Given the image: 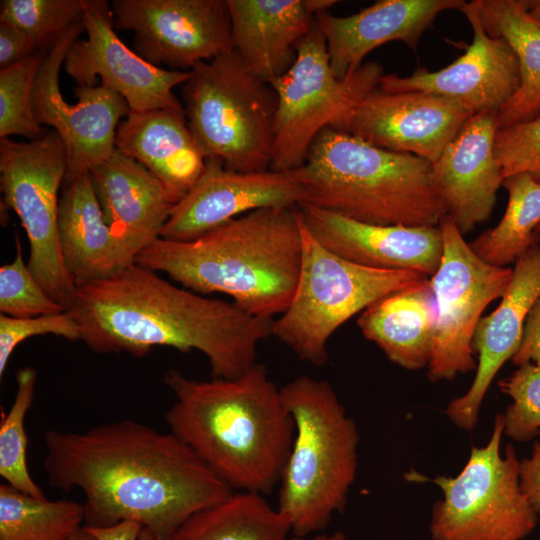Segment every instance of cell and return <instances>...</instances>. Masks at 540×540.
I'll list each match as a JSON object with an SVG mask.
<instances>
[{
	"label": "cell",
	"instance_id": "6da1fadb",
	"mask_svg": "<svg viewBox=\"0 0 540 540\" xmlns=\"http://www.w3.org/2000/svg\"><path fill=\"white\" fill-rule=\"evenodd\" d=\"M44 443L48 483L84 494L88 527L134 521L154 540H171L188 518L234 492L173 433L133 419L49 430Z\"/></svg>",
	"mask_w": 540,
	"mask_h": 540
},
{
	"label": "cell",
	"instance_id": "7a4b0ae2",
	"mask_svg": "<svg viewBox=\"0 0 540 540\" xmlns=\"http://www.w3.org/2000/svg\"><path fill=\"white\" fill-rule=\"evenodd\" d=\"M66 311L94 352L141 357L157 346L198 350L212 376L225 379L238 378L257 363V347L272 335L274 321L173 285L136 262L76 287Z\"/></svg>",
	"mask_w": 540,
	"mask_h": 540
},
{
	"label": "cell",
	"instance_id": "3957f363",
	"mask_svg": "<svg viewBox=\"0 0 540 540\" xmlns=\"http://www.w3.org/2000/svg\"><path fill=\"white\" fill-rule=\"evenodd\" d=\"M175 400L164 419L234 491L271 493L290 453L295 425L279 388L256 363L235 379L164 375Z\"/></svg>",
	"mask_w": 540,
	"mask_h": 540
},
{
	"label": "cell",
	"instance_id": "277c9868",
	"mask_svg": "<svg viewBox=\"0 0 540 540\" xmlns=\"http://www.w3.org/2000/svg\"><path fill=\"white\" fill-rule=\"evenodd\" d=\"M135 262L198 294H226L243 311L273 319L288 308L299 278L298 207L257 209L192 241L158 238Z\"/></svg>",
	"mask_w": 540,
	"mask_h": 540
},
{
	"label": "cell",
	"instance_id": "5b68a950",
	"mask_svg": "<svg viewBox=\"0 0 540 540\" xmlns=\"http://www.w3.org/2000/svg\"><path fill=\"white\" fill-rule=\"evenodd\" d=\"M291 173L303 189V204L362 223L438 226L446 214L430 161L330 127Z\"/></svg>",
	"mask_w": 540,
	"mask_h": 540
},
{
	"label": "cell",
	"instance_id": "8992f818",
	"mask_svg": "<svg viewBox=\"0 0 540 540\" xmlns=\"http://www.w3.org/2000/svg\"><path fill=\"white\" fill-rule=\"evenodd\" d=\"M280 388L295 434L276 508L293 536L309 537L345 508L357 472L359 433L326 380L299 376Z\"/></svg>",
	"mask_w": 540,
	"mask_h": 540
},
{
	"label": "cell",
	"instance_id": "52a82bcc",
	"mask_svg": "<svg viewBox=\"0 0 540 540\" xmlns=\"http://www.w3.org/2000/svg\"><path fill=\"white\" fill-rule=\"evenodd\" d=\"M181 90L187 124L206 159L239 172L270 169L276 93L235 51L197 64Z\"/></svg>",
	"mask_w": 540,
	"mask_h": 540
},
{
	"label": "cell",
	"instance_id": "ba28073f",
	"mask_svg": "<svg viewBox=\"0 0 540 540\" xmlns=\"http://www.w3.org/2000/svg\"><path fill=\"white\" fill-rule=\"evenodd\" d=\"M302 262L293 298L273 321L272 335L301 360L323 366L327 344L347 320L378 300L428 276L412 270H387L349 261L322 245L305 226L298 209Z\"/></svg>",
	"mask_w": 540,
	"mask_h": 540
},
{
	"label": "cell",
	"instance_id": "9c48e42d",
	"mask_svg": "<svg viewBox=\"0 0 540 540\" xmlns=\"http://www.w3.org/2000/svg\"><path fill=\"white\" fill-rule=\"evenodd\" d=\"M503 433L498 414L488 444L472 447L457 476L424 477L444 494L432 509V540H523L536 528L539 515L521 489L513 446L500 454Z\"/></svg>",
	"mask_w": 540,
	"mask_h": 540
},
{
	"label": "cell",
	"instance_id": "30bf717a",
	"mask_svg": "<svg viewBox=\"0 0 540 540\" xmlns=\"http://www.w3.org/2000/svg\"><path fill=\"white\" fill-rule=\"evenodd\" d=\"M383 75L380 64L367 62L338 79L315 18L311 31L296 46L292 66L270 83L277 97L270 169L292 172L302 166L317 135L376 89Z\"/></svg>",
	"mask_w": 540,
	"mask_h": 540
},
{
	"label": "cell",
	"instance_id": "8fae6325",
	"mask_svg": "<svg viewBox=\"0 0 540 540\" xmlns=\"http://www.w3.org/2000/svg\"><path fill=\"white\" fill-rule=\"evenodd\" d=\"M66 171L65 146L53 129L28 142L0 140L2 200L26 232L28 268L47 294L68 310L76 286L65 269L58 237L59 191Z\"/></svg>",
	"mask_w": 540,
	"mask_h": 540
},
{
	"label": "cell",
	"instance_id": "7c38bea8",
	"mask_svg": "<svg viewBox=\"0 0 540 540\" xmlns=\"http://www.w3.org/2000/svg\"><path fill=\"white\" fill-rule=\"evenodd\" d=\"M443 255L430 284L437 306V321L428 377L452 380L477 368L472 340L485 308L501 298L512 269L491 265L470 248L452 219L445 214L438 224Z\"/></svg>",
	"mask_w": 540,
	"mask_h": 540
},
{
	"label": "cell",
	"instance_id": "4fadbf2b",
	"mask_svg": "<svg viewBox=\"0 0 540 540\" xmlns=\"http://www.w3.org/2000/svg\"><path fill=\"white\" fill-rule=\"evenodd\" d=\"M83 30L79 21L55 42L40 67L33 92L36 121L52 126L65 146L67 171L63 185L112 155L119 121L130 112L121 95L100 84L77 85L76 104H69L63 98L59 88L60 69L68 49Z\"/></svg>",
	"mask_w": 540,
	"mask_h": 540
},
{
	"label": "cell",
	"instance_id": "5bb4252c",
	"mask_svg": "<svg viewBox=\"0 0 540 540\" xmlns=\"http://www.w3.org/2000/svg\"><path fill=\"white\" fill-rule=\"evenodd\" d=\"M118 29L134 32L136 53L171 70L234 51L227 0H113Z\"/></svg>",
	"mask_w": 540,
	"mask_h": 540
},
{
	"label": "cell",
	"instance_id": "9a60e30c",
	"mask_svg": "<svg viewBox=\"0 0 540 540\" xmlns=\"http://www.w3.org/2000/svg\"><path fill=\"white\" fill-rule=\"evenodd\" d=\"M81 22L87 39L75 40L68 49L64 68L79 86L100 85L118 93L130 111L165 109L185 113L173 89L190 71L155 66L130 50L114 31V16L105 0H82Z\"/></svg>",
	"mask_w": 540,
	"mask_h": 540
},
{
	"label": "cell",
	"instance_id": "2e32d148",
	"mask_svg": "<svg viewBox=\"0 0 540 540\" xmlns=\"http://www.w3.org/2000/svg\"><path fill=\"white\" fill-rule=\"evenodd\" d=\"M472 115L440 95L387 93L377 87L330 128L433 163Z\"/></svg>",
	"mask_w": 540,
	"mask_h": 540
},
{
	"label": "cell",
	"instance_id": "e0dca14e",
	"mask_svg": "<svg viewBox=\"0 0 540 540\" xmlns=\"http://www.w3.org/2000/svg\"><path fill=\"white\" fill-rule=\"evenodd\" d=\"M303 201V189L291 172H239L206 159L197 181L175 204L160 238L192 241L251 211L295 208Z\"/></svg>",
	"mask_w": 540,
	"mask_h": 540
},
{
	"label": "cell",
	"instance_id": "ac0fdd59",
	"mask_svg": "<svg viewBox=\"0 0 540 540\" xmlns=\"http://www.w3.org/2000/svg\"><path fill=\"white\" fill-rule=\"evenodd\" d=\"M459 10L473 30V41L463 55L434 72L418 67L411 75L384 74L378 89L387 93L426 92L449 98L473 114L499 110L520 85L517 57L502 38L484 30L473 2Z\"/></svg>",
	"mask_w": 540,
	"mask_h": 540
},
{
	"label": "cell",
	"instance_id": "d6986e66",
	"mask_svg": "<svg viewBox=\"0 0 540 540\" xmlns=\"http://www.w3.org/2000/svg\"><path fill=\"white\" fill-rule=\"evenodd\" d=\"M305 226L326 248L354 263L433 276L442 260L439 226L362 223L311 205L298 206Z\"/></svg>",
	"mask_w": 540,
	"mask_h": 540
},
{
	"label": "cell",
	"instance_id": "ffe728a7",
	"mask_svg": "<svg viewBox=\"0 0 540 540\" xmlns=\"http://www.w3.org/2000/svg\"><path fill=\"white\" fill-rule=\"evenodd\" d=\"M514 264L499 305L482 317L476 327L472 349L478 355V365L473 383L446 409L452 422L466 431L477 424L481 403L493 378L517 352L528 314L540 297V244H534Z\"/></svg>",
	"mask_w": 540,
	"mask_h": 540
},
{
	"label": "cell",
	"instance_id": "44dd1931",
	"mask_svg": "<svg viewBox=\"0 0 540 540\" xmlns=\"http://www.w3.org/2000/svg\"><path fill=\"white\" fill-rule=\"evenodd\" d=\"M497 115L473 114L432 163L446 214L463 235L490 218L504 180L494 152Z\"/></svg>",
	"mask_w": 540,
	"mask_h": 540
},
{
	"label": "cell",
	"instance_id": "7402d4cb",
	"mask_svg": "<svg viewBox=\"0 0 540 540\" xmlns=\"http://www.w3.org/2000/svg\"><path fill=\"white\" fill-rule=\"evenodd\" d=\"M463 0H380L350 16L328 10L315 15L334 75L343 79L375 48L401 41L413 51L437 15L459 9Z\"/></svg>",
	"mask_w": 540,
	"mask_h": 540
},
{
	"label": "cell",
	"instance_id": "603a6c76",
	"mask_svg": "<svg viewBox=\"0 0 540 540\" xmlns=\"http://www.w3.org/2000/svg\"><path fill=\"white\" fill-rule=\"evenodd\" d=\"M335 0H227L234 51L259 79L271 83L296 59L297 44L315 15Z\"/></svg>",
	"mask_w": 540,
	"mask_h": 540
},
{
	"label": "cell",
	"instance_id": "cb8c5ba5",
	"mask_svg": "<svg viewBox=\"0 0 540 540\" xmlns=\"http://www.w3.org/2000/svg\"><path fill=\"white\" fill-rule=\"evenodd\" d=\"M89 175L106 223L136 258L160 238L176 199L152 172L117 149Z\"/></svg>",
	"mask_w": 540,
	"mask_h": 540
},
{
	"label": "cell",
	"instance_id": "d4e9b609",
	"mask_svg": "<svg viewBox=\"0 0 540 540\" xmlns=\"http://www.w3.org/2000/svg\"><path fill=\"white\" fill-rule=\"evenodd\" d=\"M58 237L65 269L76 287L106 279L135 262L106 223L89 172L62 187Z\"/></svg>",
	"mask_w": 540,
	"mask_h": 540
},
{
	"label": "cell",
	"instance_id": "484cf974",
	"mask_svg": "<svg viewBox=\"0 0 540 540\" xmlns=\"http://www.w3.org/2000/svg\"><path fill=\"white\" fill-rule=\"evenodd\" d=\"M115 147L152 172L178 202L204 170L206 158L185 113L130 111L117 127Z\"/></svg>",
	"mask_w": 540,
	"mask_h": 540
},
{
	"label": "cell",
	"instance_id": "4316f807",
	"mask_svg": "<svg viewBox=\"0 0 540 540\" xmlns=\"http://www.w3.org/2000/svg\"><path fill=\"white\" fill-rule=\"evenodd\" d=\"M436 321V301L427 278L378 300L360 314L357 324L390 361L418 370L428 366Z\"/></svg>",
	"mask_w": 540,
	"mask_h": 540
},
{
	"label": "cell",
	"instance_id": "83f0119b",
	"mask_svg": "<svg viewBox=\"0 0 540 540\" xmlns=\"http://www.w3.org/2000/svg\"><path fill=\"white\" fill-rule=\"evenodd\" d=\"M486 33L504 39L520 71L516 93L499 110L498 129L540 117V22L531 16L529 0H473Z\"/></svg>",
	"mask_w": 540,
	"mask_h": 540
},
{
	"label": "cell",
	"instance_id": "f1b7e54d",
	"mask_svg": "<svg viewBox=\"0 0 540 540\" xmlns=\"http://www.w3.org/2000/svg\"><path fill=\"white\" fill-rule=\"evenodd\" d=\"M290 525L264 495L234 491L188 518L171 540H290Z\"/></svg>",
	"mask_w": 540,
	"mask_h": 540
},
{
	"label": "cell",
	"instance_id": "f546056e",
	"mask_svg": "<svg viewBox=\"0 0 540 540\" xmlns=\"http://www.w3.org/2000/svg\"><path fill=\"white\" fill-rule=\"evenodd\" d=\"M502 186L508 193L503 217L469 246L483 261L506 267L538 243L535 231L540 224V183L520 173L505 178Z\"/></svg>",
	"mask_w": 540,
	"mask_h": 540
},
{
	"label": "cell",
	"instance_id": "4dcf8cb0",
	"mask_svg": "<svg viewBox=\"0 0 540 540\" xmlns=\"http://www.w3.org/2000/svg\"><path fill=\"white\" fill-rule=\"evenodd\" d=\"M84 520L83 503L38 498L0 485V540H68Z\"/></svg>",
	"mask_w": 540,
	"mask_h": 540
},
{
	"label": "cell",
	"instance_id": "1f68e13d",
	"mask_svg": "<svg viewBox=\"0 0 540 540\" xmlns=\"http://www.w3.org/2000/svg\"><path fill=\"white\" fill-rule=\"evenodd\" d=\"M37 372L23 367L16 373L17 390L13 403L0 424V476L5 483L29 495L45 498L30 475L27 465L28 439L24 420L31 407Z\"/></svg>",
	"mask_w": 540,
	"mask_h": 540
},
{
	"label": "cell",
	"instance_id": "d6a6232c",
	"mask_svg": "<svg viewBox=\"0 0 540 540\" xmlns=\"http://www.w3.org/2000/svg\"><path fill=\"white\" fill-rule=\"evenodd\" d=\"M49 50H37L25 59L0 69L1 139L20 135L36 140L48 132L35 119L33 92L40 67Z\"/></svg>",
	"mask_w": 540,
	"mask_h": 540
},
{
	"label": "cell",
	"instance_id": "836d02e7",
	"mask_svg": "<svg viewBox=\"0 0 540 540\" xmlns=\"http://www.w3.org/2000/svg\"><path fill=\"white\" fill-rule=\"evenodd\" d=\"M82 0H2L0 22L27 33L38 49H51L71 26L81 21Z\"/></svg>",
	"mask_w": 540,
	"mask_h": 540
},
{
	"label": "cell",
	"instance_id": "e575fe53",
	"mask_svg": "<svg viewBox=\"0 0 540 540\" xmlns=\"http://www.w3.org/2000/svg\"><path fill=\"white\" fill-rule=\"evenodd\" d=\"M16 256L0 267V311L14 318L36 317L66 311L39 284L23 259L16 236Z\"/></svg>",
	"mask_w": 540,
	"mask_h": 540
},
{
	"label": "cell",
	"instance_id": "d590c367",
	"mask_svg": "<svg viewBox=\"0 0 540 540\" xmlns=\"http://www.w3.org/2000/svg\"><path fill=\"white\" fill-rule=\"evenodd\" d=\"M498 385L513 400L503 415L504 433L515 441L531 440L540 433V366L523 364Z\"/></svg>",
	"mask_w": 540,
	"mask_h": 540
},
{
	"label": "cell",
	"instance_id": "8d00e7d4",
	"mask_svg": "<svg viewBox=\"0 0 540 540\" xmlns=\"http://www.w3.org/2000/svg\"><path fill=\"white\" fill-rule=\"evenodd\" d=\"M494 152L504 179L524 173L540 183V117L498 129Z\"/></svg>",
	"mask_w": 540,
	"mask_h": 540
},
{
	"label": "cell",
	"instance_id": "74e56055",
	"mask_svg": "<svg viewBox=\"0 0 540 540\" xmlns=\"http://www.w3.org/2000/svg\"><path fill=\"white\" fill-rule=\"evenodd\" d=\"M52 334L70 341L81 339L80 328L68 312L40 315L36 317L14 318L0 315V376L16 347L26 339Z\"/></svg>",
	"mask_w": 540,
	"mask_h": 540
},
{
	"label": "cell",
	"instance_id": "f35d334b",
	"mask_svg": "<svg viewBox=\"0 0 540 540\" xmlns=\"http://www.w3.org/2000/svg\"><path fill=\"white\" fill-rule=\"evenodd\" d=\"M35 41L21 29L0 22V67L4 69L35 53Z\"/></svg>",
	"mask_w": 540,
	"mask_h": 540
},
{
	"label": "cell",
	"instance_id": "ab89813d",
	"mask_svg": "<svg viewBox=\"0 0 540 540\" xmlns=\"http://www.w3.org/2000/svg\"><path fill=\"white\" fill-rule=\"evenodd\" d=\"M511 360L518 366L526 363L540 366V297L528 314L519 348Z\"/></svg>",
	"mask_w": 540,
	"mask_h": 540
},
{
	"label": "cell",
	"instance_id": "60d3db41",
	"mask_svg": "<svg viewBox=\"0 0 540 540\" xmlns=\"http://www.w3.org/2000/svg\"><path fill=\"white\" fill-rule=\"evenodd\" d=\"M519 480L523 493L540 515V441L534 443L531 456L519 463Z\"/></svg>",
	"mask_w": 540,
	"mask_h": 540
},
{
	"label": "cell",
	"instance_id": "b9f144b4",
	"mask_svg": "<svg viewBox=\"0 0 540 540\" xmlns=\"http://www.w3.org/2000/svg\"><path fill=\"white\" fill-rule=\"evenodd\" d=\"M97 540H154L152 533L134 521L108 527H88Z\"/></svg>",
	"mask_w": 540,
	"mask_h": 540
},
{
	"label": "cell",
	"instance_id": "7bdbcfd3",
	"mask_svg": "<svg viewBox=\"0 0 540 540\" xmlns=\"http://www.w3.org/2000/svg\"><path fill=\"white\" fill-rule=\"evenodd\" d=\"M290 540H346L345 535L342 532H335L332 534L320 533L311 537H295Z\"/></svg>",
	"mask_w": 540,
	"mask_h": 540
},
{
	"label": "cell",
	"instance_id": "ee69618b",
	"mask_svg": "<svg viewBox=\"0 0 540 540\" xmlns=\"http://www.w3.org/2000/svg\"><path fill=\"white\" fill-rule=\"evenodd\" d=\"M68 540H97L90 530L84 525L74 532Z\"/></svg>",
	"mask_w": 540,
	"mask_h": 540
},
{
	"label": "cell",
	"instance_id": "f6af8a7d",
	"mask_svg": "<svg viewBox=\"0 0 540 540\" xmlns=\"http://www.w3.org/2000/svg\"><path fill=\"white\" fill-rule=\"evenodd\" d=\"M529 13L533 18L540 22V0H532L529 7Z\"/></svg>",
	"mask_w": 540,
	"mask_h": 540
},
{
	"label": "cell",
	"instance_id": "bcb514c9",
	"mask_svg": "<svg viewBox=\"0 0 540 540\" xmlns=\"http://www.w3.org/2000/svg\"><path fill=\"white\" fill-rule=\"evenodd\" d=\"M535 234H536L537 242L540 244V224L536 228Z\"/></svg>",
	"mask_w": 540,
	"mask_h": 540
}]
</instances>
